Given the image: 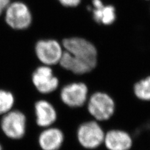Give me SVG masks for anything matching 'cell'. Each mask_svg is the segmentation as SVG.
<instances>
[{"label":"cell","mask_w":150,"mask_h":150,"mask_svg":"<svg viewBox=\"0 0 150 150\" xmlns=\"http://www.w3.org/2000/svg\"><path fill=\"white\" fill-rule=\"evenodd\" d=\"M105 131L100 122L93 119L79 124L76 131L77 142L84 149L92 150L103 144Z\"/></svg>","instance_id":"3"},{"label":"cell","mask_w":150,"mask_h":150,"mask_svg":"<svg viewBox=\"0 0 150 150\" xmlns=\"http://www.w3.org/2000/svg\"><path fill=\"white\" fill-rule=\"evenodd\" d=\"M5 21L14 30H25L31 24L32 15L26 4L16 1L9 4L5 10Z\"/></svg>","instance_id":"6"},{"label":"cell","mask_w":150,"mask_h":150,"mask_svg":"<svg viewBox=\"0 0 150 150\" xmlns=\"http://www.w3.org/2000/svg\"><path fill=\"white\" fill-rule=\"evenodd\" d=\"M103 145L107 150H130L133 146V139L128 131L111 129L105 132Z\"/></svg>","instance_id":"10"},{"label":"cell","mask_w":150,"mask_h":150,"mask_svg":"<svg viewBox=\"0 0 150 150\" xmlns=\"http://www.w3.org/2000/svg\"><path fill=\"white\" fill-rule=\"evenodd\" d=\"M60 4L67 8H76L80 5L82 0H58Z\"/></svg>","instance_id":"16"},{"label":"cell","mask_w":150,"mask_h":150,"mask_svg":"<svg viewBox=\"0 0 150 150\" xmlns=\"http://www.w3.org/2000/svg\"><path fill=\"white\" fill-rule=\"evenodd\" d=\"M85 108L92 119L103 123L113 116L116 103L114 97L108 91L99 89L91 92Z\"/></svg>","instance_id":"1"},{"label":"cell","mask_w":150,"mask_h":150,"mask_svg":"<svg viewBox=\"0 0 150 150\" xmlns=\"http://www.w3.org/2000/svg\"><path fill=\"white\" fill-rule=\"evenodd\" d=\"M36 122L41 128H48L52 126L57 120V112L54 107L46 100L37 101L35 106Z\"/></svg>","instance_id":"12"},{"label":"cell","mask_w":150,"mask_h":150,"mask_svg":"<svg viewBox=\"0 0 150 150\" xmlns=\"http://www.w3.org/2000/svg\"><path fill=\"white\" fill-rule=\"evenodd\" d=\"M32 81L36 90L43 94L55 91L59 86V79L54 76L48 66H41L35 69L32 75Z\"/></svg>","instance_id":"9"},{"label":"cell","mask_w":150,"mask_h":150,"mask_svg":"<svg viewBox=\"0 0 150 150\" xmlns=\"http://www.w3.org/2000/svg\"><path fill=\"white\" fill-rule=\"evenodd\" d=\"M64 51L74 57L88 64L95 69L99 63V51L92 41L85 38L73 36L65 38L62 41Z\"/></svg>","instance_id":"2"},{"label":"cell","mask_w":150,"mask_h":150,"mask_svg":"<svg viewBox=\"0 0 150 150\" xmlns=\"http://www.w3.org/2000/svg\"><path fill=\"white\" fill-rule=\"evenodd\" d=\"M88 10L90 11L93 21L98 25L111 26L115 24L118 19L115 4L105 3L103 0H91Z\"/></svg>","instance_id":"8"},{"label":"cell","mask_w":150,"mask_h":150,"mask_svg":"<svg viewBox=\"0 0 150 150\" xmlns=\"http://www.w3.org/2000/svg\"><path fill=\"white\" fill-rule=\"evenodd\" d=\"M1 128L8 138L12 139H21L26 133V116L19 110H11L3 115Z\"/></svg>","instance_id":"5"},{"label":"cell","mask_w":150,"mask_h":150,"mask_svg":"<svg viewBox=\"0 0 150 150\" xmlns=\"http://www.w3.org/2000/svg\"><path fill=\"white\" fill-rule=\"evenodd\" d=\"M15 104V98L8 91L0 90V115H4L10 111Z\"/></svg>","instance_id":"15"},{"label":"cell","mask_w":150,"mask_h":150,"mask_svg":"<svg viewBox=\"0 0 150 150\" xmlns=\"http://www.w3.org/2000/svg\"><path fill=\"white\" fill-rule=\"evenodd\" d=\"M0 150H3V148H2V146H1V144H0Z\"/></svg>","instance_id":"18"},{"label":"cell","mask_w":150,"mask_h":150,"mask_svg":"<svg viewBox=\"0 0 150 150\" xmlns=\"http://www.w3.org/2000/svg\"><path fill=\"white\" fill-rule=\"evenodd\" d=\"M35 53L42 63L50 67L59 63L64 49L62 45L55 40H42L36 44Z\"/></svg>","instance_id":"7"},{"label":"cell","mask_w":150,"mask_h":150,"mask_svg":"<svg viewBox=\"0 0 150 150\" xmlns=\"http://www.w3.org/2000/svg\"><path fill=\"white\" fill-rule=\"evenodd\" d=\"M10 3L11 0H0V16L4 11H5Z\"/></svg>","instance_id":"17"},{"label":"cell","mask_w":150,"mask_h":150,"mask_svg":"<svg viewBox=\"0 0 150 150\" xmlns=\"http://www.w3.org/2000/svg\"><path fill=\"white\" fill-rule=\"evenodd\" d=\"M144 1H149L150 0H144Z\"/></svg>","instance_id":"19"},{"label":"cell","mask_w":150,"mask_h":150,"mask_svg":"<svg viewBox=\"0 0 150 150\" xmlns=\"http://www.w3.org/2000/svg\"><path fill=\"white\" fill-rule=\"evenodd\" d=\"M90 93V88L85 83L73 82L63 87L60 98L69 108L78 110L85 107Z\"/></svg>","instance_id":"4"},{"label":"cell","mask_w":150,"mask_h":150,"mask_svg":"<svg viewBox=\"0 0 150 150\" xmlns=\"http://www.w3.org/2000/svg\"><path fill=\"white\" fill-rule=\"evenodd\" d=\"M131 92L137 100L150 103V74L136 81L131 86Z\"/></svg>","instance_id":"14"},{"label":"cell","mask_w":150,"mask_h":150,"mask_svg":"<svg viewBox=\"0 0 150 150\" xmlns=\"http://www.w3.org/2000/svg\"><path fill=\"white\" fill-rule=\"evenodd\" d=\"M65 134L56 127L45 128L40 134L38 143L42 150H59L65 142Z\"/></svg>","instance_id":"11"},{"label":"cell","mask_w":150,"mask_h":150,"mask_svg":"<svg viewBox=\"0 0 150 150\" xmlns=\"http://www.w3.org/2000/svg\"><path fill=\"white\" fill-rule=\"evenodd\" d=\"M59 64L64 69L76 75L90 74L95 70L88 64L78 59L64 50Z\"/></svg>","instance_id":"13"}]
</instances>
